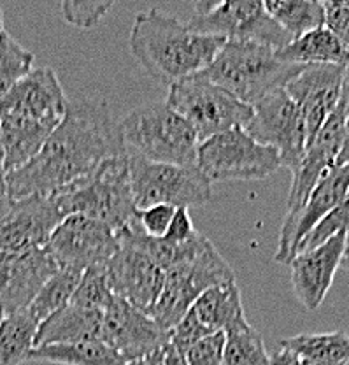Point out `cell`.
<instances>
[{"label": "cell", "instance_id": "cell-20", "mask_svg": "<svg viewBox=\"0 0 349 365\" xmlns=\"http://www.w3.org/2000/svg\"><path fill=\"white\" fill-rule=\"evenodd\" d=\"M104 311L85 309L67 304L55 314L41 322L36 336V346L62 344V342L102 341Z\"/></svg>", "mask_w": 349, "mask_h": 365}, {"label": "cell", "instance_id": "cell-2", "mask_svg": "<svg viewBox=\"0 0 349 365\" xmlns=\"http://www.w3.org/2000/svg\"><path fill=\"white\" fill-rule=\"evenodd\" d=\"M69 98L53 68L26 74L0 98V132L7 174L37 157L49 135L63 121Z\"/></svg>", "mask_w": 349, "mask_h": 365}, {"label": "cell", "instance_id": "cell-5", "mask_svg": "<svg viewBox=\"0 0 349 365\" xmlns=\"http://www.w3.org/2000/svg\"><path fill=\"white\" fill-rule=\"evenodd\" d=\"M302 68L298 63L283 62L269 46L226 41L200 76L253 108L267 93L284 88Z\"/></svg>", "mask_w": 349, "mask_h": 365}, {"label": "cell", "instance_id": "cell-26", "mask_svg": "<svg viewBox=\"0 0 349 365\" xmlns=\"http://www.w3.org/2000/svg\"><path fill=\"white\" fill-rule=\"evenodd\" d=\"M265 11L291 41L325 26L323 2L313 0H267L264 2Z\"/></svg>", "mask_w": 349, "mask_h": 365}, {"label": "cell", "instance_id": "cell-30", "mask_svg": "<svg viewBox=\"0 0 349 365\" xmlns=\"http://www.w3.org/2000/svg\"><path fill=\"white\" fill-rule=\"evenodd\" d=\"M33 53L24 48L7 30L0 34V98L33 71Z\"/></svg>", "mask_w": 349, "mask_h": 365}, {"label": "cell", "instance_id": "cell-22", "mask_svg": "<svg viewBox=\"0 0 349 365\" xmlns=\"http://www.w3.org/2000/svg\"><path fill=\"white\" fill-rule=\"evenodd\" d=\"M188 311L209 334L226 332L246 319L241 290L235 281L206 290Z\"/></svg>", "mask_w": 349, "mask_h": 365}, {"label": "cell", "instance_id": "cell-10", "mask_svg": "<svg viewBox=\"0 0 349 365\" xmlns=\"http://www.w3.org/2000/svg\"><path fill=\"white\" fill-rule=\"evenodd\" d=\"M128 178L139 211L160 204L187 209L204 205L212 193L211 181L199 165L155 163L128 155Z\"/></svg>", "mask_w": 349, "mask_h": 365}, {"label": "cell", "instance_id": "cell-46", "mask_svg": "<svg viewBox=\"0 0 349 365\" xmlns=\"http://www.w3.org/2000/svg\"><path fill=\"white\" fill-rule=\"evenodd\" d=\"M4 32V13L2 9H0V34Z\"/></svg>", "mask_w": 349, "mask_h": 365}, {"label": "cell", "instance_id": "cell-13", "mask_svg": "<svg viewBox=\"0 0 349 365\" xmlns=\"http://www.w3.org/2000/svg\"><path fill=\"white\" fill-rule=\"evenodd\" d=\"M62 220L51 195L0 197V251L28 253L44 248Z\"/></svg>", "mask_w": 349, "mask_h": 365}, {"label": "cell", "instance_id": "cell-4", "mask_svg": "<svg viewBox=\"0 0 349 365\" xmlns=\"http://www.w3.org/2000/svg\"><path fill=\"white\" fill-rule=\"evenodd\" d=\"M62 216L81 215L100 222L118 235L139 223L128 178V155L105 160L88 176L51 193Z\"/></svg>", "mask_w": 349, "mask_h": 365}, {"label": "cell", "instance_id": "cell-45", "mask_svg": "<svg viewBox=\"0 0 349 365\" xmlns=\"http://www.w3.org/2000/svg\"><path fill=\"white\" fill-rule=\"evenodd\" d=\"M125 365H146V359H139V360H132V362H127Z\"/></svg>", "mask_w": 349, "mask_h": 365}, {"label": "cell", "instance_id": "cell-32", "mask_svg": "<svg viewBox=\"0 0 349 365\" xmlns=\"http://www.w3.org/2000/svg\"><path fill=\"white\" fill-rule=\"evenodd\" d=\"M339 232H348L349 234V192L348 195L340 200V204L337 205L328 216H325V218L321 220L306 237H303V241L297 248V255L303 253V251L307 250L316 248V246H320L321 242H325L326 239L339 234ZM297 255H295V257H297Z\"/></svg>", "mask_w": 349, "mask_h": 365}, {"label": "cell", "instance_id": "cell-42", "mask_svg": "<svg viewBox=\"0 0 349 365\" xmlns=\"http://www.w3.org/2000/svg\"><path fill=\"white\" fill-rule=\"evenodd\" d=\"M162 359H163V349L160 351L153 353V355H150L146 359V365H162Z\"/></svg>", "mask_w": 349, "mask_h": 365}, {"label": "cell", "instance_id": "cell-14", "mask_svg": "<svg viewBox=\"0 0 349 365\" xmlns=\"http://www.w3.org/2000/svg\"><path fill=\"white\" fill-rule=\"evenodd\" d=\"M120 246V237L113 228L86 216L71 215L55 228L46 248L58 267L86 271L108 264Z\"/></svg>", "mask_w": 349, "mask_h": 365}, {"label": "cell", "instance_id": "cell-7", "mask_svg": "<svg viewBox=\"0 0 349 365\" xmlns=\"http://www.w3.org/2000/svg\"><path fill=\"white\" fill-rule=\"evenodd\" d=\"M234 281L235 274L230 264L206 239L192 258L165 272L162 294L147 317L170 334L204 292Z\"/></svg>", "mask_w": 349, "mask_h": 365}, {"label": "cell", "instance_id": "cell-19", "mask_svg": "<svg viewBox=\"0 0 349 365\" xmlns=\"http://www.w3.org/2000/svg\"><path fill=\"white\" fill-rule=\"evenodd\" d=\"M56 271L46 246L28 253L0 251V309L6 314L26 309Z\"/></svg>", "mask_w": 349, "mask_h": 365}, {"label": "cell", "instance_id": "cell-23", "mask_svg": "<svg viewBox=\"0 0 349 365\" xmlns=\"http://www.w3.org/2000/svg\"><path fill=\"white\" fill-rule=\"evenodd\" d=\"M276 53L283 62L298 63V66L328 63V66L349 67V49L344 48L343 43L325 26L293 39Z\"/></svg>", "mask_w": 349, "mask_h": 365}, {"label": "cell", "instance_id": "cell-29", "mask_svg": "<svg viewBox=\"0 0 349 365\" xmlns=\"http://www.w3.org/2000/svg\"><path fill=\"white\" fill-rule=\"evenodd\" d=\"M269 353L264 339L248 323H237L225 332L223 365H267Z\"/></svg>", "mask_w": 349, "mask_h": 365}, {"label": "cell", "instance_id": "cell-21", "mask_svg": "<svg viewBox=\"0 0 349 365\" xmlns=\"http://www.w3.org/2000/svg\"><path fill=\"white\" fill-rule=\"evenodd\" d=\"M349 192V163L335 165L314 186L293 227V246L297 255L298 245L325 216H328Z\"/></svg>", "mask_w": 349, "mask_h": 365}, {"label": "cell", "instance_id": "cell-41", "mask_svg": "<svg viewBox=\"0 0 349 365\" xmlns=\"http://www.w3.org/2000/svg\"><path fill=\"white\" fill-rule=\"evenodd\" d=\"M349 163V116L346 120V130H344L343 146H340L339 157H337V165H346Z\"/></svg>", "mask_w": 349, "mask_h": 365}, {"label": "cell", "instance_id": "cell-34", "mask_svg": "<svg viewBox=\"0 0 349 365\" xmlns=\"http://www.w3.org/2000/svg\"><path fill=\"white\" fill-rule=\"evenodd\" d=\"M225 332H216L202 337L184 353L188 365H223Z\"/></svg>", "mask_w": 349, "mask_h": 365}, {"label": "cell", "instance_id": "cell-6", "mask_svg": "<svg viewBox=\"0 0 349 365\" xmlns=\"http://www.w3.org/2000/svg\"><path fill=\"white\" fill-rule=\"evenodd\" d=\"M125 151L147 162L197 165L199 137L167 104H147L118 123Z\"/></svg>", "mask_w": 349, "mask_h": 365}, {"label": "cell", "instance_id": "cell-24", "mask_svg": "<svg viewBox=\"0 0 349 365\" xmlns=\"http://www.w3.org/2000/svg\"><path fill=\"white\" fill-rule=\"evenodd\" d=\"M26 362H46L56 365H125L118 355L102 341L62 342V344L37 346L30 351Z\"/></svg>", "mask_w": 349, "mask_h": 365}, {"label": "cell", "instance_id": "cell-1", "mask_svg": "<svg viewBox=\"0 0 349 365\" xmlns=\"http://www.w3.org/2000/svg\"><path fill=\"white\" fill-rule=\"evenodd\" d=\"M120 127L105 101L74 98L56 130L28 163L7 174V195H51L92 174L98 165L125 155Z\"/></svg>", "mask_w": 349, "mask_h": 365}, {"label": "cell", "instance_id": "cell-28", "mask_svg": "<svg viewBox=\"0 0 349 365\" xmlns=\"http://www.w3.org/2000/svg\"><path fill=\"white\" fill-rule=\"evenodd\" d=\"M83 272L85 271H79V269L58 267V271L43 284L39 294L26 309L36 317L37 322H44L71 302L75 288L81 283Z\"/></svg>", "mask_w": 349, "mask_h": 365}, {"label": "cell", "instance_id": "cell-36", "mask_svg": "<svg viewBox=\"0 0 349 365\" xmlns=\"http://www.w3.org/2000/svg\"><path fill=\"white\" fill-rule=\"evenodd\" d=\"M325 29L349 49V0H328L323 2Z\"/></svg>", "mask_w": 349, "mask_h": 365}, {"label": "cell", "instance_id": "cell-25", "mask_svg": "<svg viewBox=\"0 0 349 365\" xmlns=\"http://www.w3.org/2000/svg\"><path fill=\"white\" fill-rule=\"evenodd\" d=\"M41 323L28 309L6 314L0 323V365L26 362Z\"/></svg>", "mask_w": 349, "mask_h": 365}, {"label": "cell", "instance_id": "cell-8", "mask_svg": "<svg viewBox=\"0 0 349 365\" xmlns=\"http://www.w3.org/2000/svg\"><path fill=\"white\" fill-rule=\"evenodd\" d=\"M165 104L192 125L199 143L211 137L246 128L253 108L200 74L170 85Z\"/></svg>", "mask_w": 349, "mask_h": 365}, {"label": "cell", "instance_id": "cell-9", "mask_svg": "<svg viewBox=\"0 0 349 365\" xmlns=\"http://www.w3.org/2000/svg\"><path fill=\"white\" fill-rule=\"evenodd\" d=\"M187 25L192 32L264 44L276 51L291 43V37L269 16L260 0L197 2Z\"/></svg>", "mask_w": 349, "mask_h": 365}, {"label": "cell", "instance_id": "cell-40", "mask_svg": "<svg viewBox=\"0 0 349 365\" xmlns=\"http://www.w3.org/2000/svg\"><path fill=\"white\" fill-rule=\"evenodd\" d=\"M7 170H6V151H4L2 132H0V197L7 195Z\"/></svg>", "mask_w": 349, "mask_h": 365}, {"label": "cell", "instance_id": "cell-38", "mask_svg": "<svg viewBox=\"0 0 349 365\" xmlns=\"http://www.w3.org/2000/svg\"><path fill=\"white\" fill-rule=\"evenodd\" d=\"M302 359L291 349L283 348L279 346L278 351H274L272 355H269V362L267 365H301Z\"/></svg>", "mask_w": 349, "mask_h": 365}, {"label": "cell", "instance_id": "cell-3", "mask_svg": "<svg viewBox=\"0 0 349 365\" xmlns=\"http://www.w3.org/2000/svg\"><path fill=\"white\" fill-rule=\"evenodd\" d=\"M226 39L192 32L188 25L158 7L135 16L130 49L155 79L174 85L211 66Z\"/></svg>", "mask_w": 349, "mask_h": 365}, {"label": "cell", "instance_id": "cell-37", "mask_svg": "<svg viewBox=\"0 0 349 365\" xmlns=\"http://www.w3.org/2000/svg\"><path fill=\"white\" fill-rule=\"evenodd\" d=\"M197 234H199V230L193 227L188 209L177 207L176 215H174L172 218V223H170L169 230H167V234L163 235L162 239L172 242V245H183V242L192 241Z\"/></svg>", "mask_w": 349, "mask_h": 365}, {"label": "cell", "instance_id": "cell-33", "mask_svg": "<svg viewBox=\"0 0 349 365\" xmlns=\"http://www.w3.org/2000/svg\"><path fill=\"white\" fill-rule=\"evenodd\" d=\"M111 7L113 2H105V0H92V2L66 0L62 4V16L69 25L88 30L97 26Z\"/></svg>", "mask_w": 349, "mask_h": 365}, {"label": "cell", "instance_id": "cell-44", "mask_svg": "<svg viewBox=\"0 0 349 365\" xmlns=\"http://www.w3.org/2000/svg\"><path fill=\"white\" fill-rule=\"evenodd\" d=\"M343 267H346L349 271V246L346 250V255H344V260H343Z\"/></svg>", "mask_w": 349, "mask_h": 365}, {"label": "cell", "instance_id": "cell-31", "mask_svg": "<svg viewBox=\"0 0 349 365\" xmlns=\"http://www.w3.org/2000/svg\"><path fill=\"white\" fill-rule=\"evenodd\" d=\"M113 299H115V294L108 284L104 265H97V267H90L83 272L81 283L75 288L69 304L85 307V309L105 311Z\"/></svg>", "mask_w": 349, "mask_h": 365}, {"label": "cell", "instance_id": "cell-17", "mask_svg": "<svg viewBox=\"0 0 349 365\" xmlns=\"http://www.w3.org/2000/svg\"><path fill=\"white\" fill-rule=\"evenodd\" d=\"M118 253L104 265L111 292L142 313H150L162 294L165 272L130 242L120 241Z\"/></svg>", "mask_w": 349, "mask_h": 365}, {"label": "cell", "instance_id": "cell-47", "mask_svg": "<svg viewBox=\"0 0 349 365\" xmlns=\"http://www.w3.org/2000/svg\"><path fill=\"white\" fill-rule=\"evenodd\" d=\"M6 318V311L4 309H0V323H2V319Z\"/></svg>", "mask_w": 349, "mask_h": 365}, {"label": "cell", "instance_id": "cell-15", "mask_svg": "<svg viewBox=\"0 0 349 365\" xmlns=\"http://www.w3.org/2000/svg\"><path fill=\"white\" fill-rule=\"evenodd\" d=\"M349 67L311 63L286 83L284 91L301 109L307 130V146L314 140L343 95Z\"/></svg>", "mask_w": 349, "mask_h": 365}, {"label": "cell", "instance_id": "cell-16", "mask_svg": "<svg viewBox=\"0 0 349 365\" xmlns=\"http://www.w3.org/2000/svg\"><path fill=\"white\" fill-rule=\"evenodd\" d=\"M102 342L123 356L125 362H132L147 359L165 348L169 332L146 313L115 295L113 302L104 311Z\"/></svg>", "mask_w": 349, "mask_h": 365}, {"label": "cell", "instance_id": "cell-11", "mask_svg": "<svg viewBox=\"0 0 349 365\" xmlns=\"http://www.w3.org/2000/svg\"><path fill=\"white\" fill-rule=\"evenodd\" d=\"M197 165L212 182L265 180L283 167L279 153L256 143L244 128L223 132L199 144Z\"/></svg>", "mask_w": 349, "mask_h": 365}, {"label": "cell", "instance_id": "cell-12", "mask_svg": "<svg viewBox=\"0 0 349 365\" xmlns=\"http://www.w3.org/2000/svg\"><path fill=\"white\" fill-rule=\"evenodd\" d=\"M244 132L256 143L274 148L283 167L293 170L307 150V130L301 109L284 88L265 95L253 106Z\"/></svg>", "mask_w": 349, "mask_h": 365}, {"label": "cell", "instance_id": "cell-43", "mask_svg": "<svg viewBox=\"0 0 349 365\" xmlns=\"http://www.w3.org/2000/svg\"><path fill=\"white\" fill-rule=\"evenodd\" d=\"M301 365H343V364H330V362H320V360H309V359H302Z\"/></svg>", "mask_w": 349, "mask_h": 365}, {"label": "cell", "instance_id": "cell-18", "mask_svg": "<svg viewBox=\"0 0 349 365\" xmlns=\"http://www.w3.org/2000/svg\"><path fill=\"white\" fill-rule=\"evenodd\" d=\"M348 232H339L290 262L291 288L307 311H316L332 288L348 250Z\"/></svg>", "mask_w": 349, "mask_h": 365}, {"label": "cell", "instance_id": "cell-35", "mask_svg": "<svg viewBox=\"0 0 349 365\" xmlns=\"http://www.w3.org/2000/svg\"><path fill=\"white\" fill-rule=\"evenodd\" d=\"M176 209L177 207L165 204L151 205V207L142 209V211H139V227L150 237L162 239L167 234V230H169L170 223H172Z\"/></svg>", "mask_w": 349, "mask_h": 365}, {"label": "cell", "instance_id": "cell-39", "mask_svg": "<svg viewBox=\"0 0 349 365\" xmlns=\"http://www.w3.org/2000/svg\"><path fill=\"white\" fill-rule=\"evenodd\" d=\"M162 365H188V362H187V356H184V353H181L176 346H172L170 342H167L165 348H163Z\"/></svg>", "mask_w": 349, "mask_h": 365}, {"label": "cell", "instance_id": "cell-27", "mask_svg": "<svg viewBox=\"0 0 349 365\" xmlns=\"http://www.w3.org/2000/svg\"><path fill=\"white\" fill-rule=\"evenodd\" d=\"M279 346L291 349L301 359L320 360L330 364H349V334H298V336L281 339Z\"/></svg>", "mask_w": 349, "mask_h": 365}]
</instances>
